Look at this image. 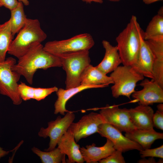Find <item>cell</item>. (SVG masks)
I'll return each mask as SVG.
<instances>
[{
  "instance_id": "6da1fadb",
  "label": "cell",
  "mask_w": 163,
  "mask_h": 163,
  "mask_svg": "<svg viewBox=\"0 0 163 163\" xmlns=\"http://www.w3.org/2000/svg\"><path fill=\"white\" fill-rule=\"evenodd\" d=\"M43 47L41 43L34 45L12 67L13 71L23 76L30 85L32 84L34 75L38 70L62 67L60 58L46 51Z\"/></svg>"
},
{
  "instance_id": "7a4b0ae2",
  "label": "cell",
  "mask_w": 163,
  "mask_h": 163,
  "mask_svg": "<svg viewBox=\"0 0 163 163\" xmlns=\"http://www.w3.org/2000/svg\"><path fill=\"white\" fill-rule=\"evenodd\" d=\"M141 27L136 17L132 15L126 27L116 38L118 52L123 65L132 66L139 55Z\"/></svg>"
},
{
  "instance_id": "3957f363",
  "label": "cell",
  "mask_w": 163,
  "mask_h": 163,
  "mask_svg": "<svg viewBox=\"0 0 163 163\" xmlns=\"http://www.w3.org/2000/svg\"><path fill=\"white\" fill-rule=\"evenodd\" d=\"M13 40L8 53L18 59L25 54L32 47L41 43L47 38L37 19L27 18L23 27Z\"/></svg>"
},
{
  "instance_id": "277c9868",
  "label": "cell",
  "mask_w": 163,
  "mask_h": 163,
  "mask_svg": "<svg viewBox=\"0 0 163 163\" xmlns=\"http://www.w3.org/2000/svg\"><path fill=\"white\" fill-rule=\"evenodd\" d=\"M94 44V41L91 35L85 33L66 40L48 41L43 48L46 51L59 58L89 51Z\"/></svg>"
},
{
  "instance_id": "5b68a950",
  "label": "cell",
  "mask_w": 163,
  "mask_h": 163,
  "mask_svg": "<svg viewBox=\"0 0 163 163\" xmlns=\"http://www.w3.org/2000/svg\"><path fill=\"white\" fill-rule=\"evenodd\" d=\"M110 76L113 82L111 90L112 96L115 98L123 96L130 99V96L135 91L137 82L144 78L132 66L124 65L118 66Z\"/></svg>"
},
{
  "instance_id": "8992f818",
  "label": "cell",
  "mask_w": 163,
  "mask_h": 163,
  "mask_svg": "<svg viewBox=\"0 0 163 163\" xmlns=\"http://www.w3.org/2000/svg\"><path fill=\"white\" fill-rule=\"evenodd\" d=\"M16 63V59L12 57L0 62V94L9 97L13 104L18 105L22 100L18 89V82L21 75L12 69Z\"/></svg>"
},
{
  "instance_id": "52a82bcc",
  "label": "cell",
  "mask_w": 163,
  "mask_h": 163,
  "mask_svg": "<svg viewBox=\"0 0 163 163\" xmlns=\"http://www.w3.org/2000/svg\"><path fill=\"white\" fill-rule=\"evenodd\" d=\"M62 67L66 71V89L77 87L81 85L82 74L90 64L89 51L76 53L59 57Z\"/></svg>"
},
{
  "instance_id": "ba28073f",
  "label": "cell",
  "mask_w": 163,
  "mask_h": 163,
  "mask_svg": "<svg viewBox=\"0 0 163 163\" xmlns=\"http://www.w3.org/2000/svg\"><path fill=\"white\" fill-rule=\"evenodd\" d=\"M75 118L73 112L68 111L63 117L59 116L55 120L48 122L47 127L40 129L38 133L39 136L50 138L49 147L45 151H50L56 148L59 140L67 131Z\"/></svg>"
},
{
  "instance_id": "9c48e42d",
  "label": "cell",
  "mask_w": 163,
  "mask_h": 163,
  "mask_svg": "<svg viewBox=\"0 0 163 163\" xmlns=\"http://www.w3.org/2000/svg\"><path fill=\"white\" fill-rule=\"evenodd\" d=\"M99 113L104 123L111 125L121 132H130L136 129L130 120L129 109L107 104L101 109Z\"/></svg>"
},
{
  "instance_id": "30bf717a",
  "label": "cell",
  "mask_w": 163,
  "mask_h": 163,
  "mask_svg": "<svg viewBox=\"0 0 163 163\" xmlns=\"http://www.w3.org/2000/svg\"><path fill=\"white\" fill-rule=\"evenodd\" d=\"M97 133L101 136L110 140L115 149L122 152L133 150L140 151L143 149L139 144L123 136L121 132L109 123H104L100 125Z\"/></svg>"
},
{
  "instance_id": "8fae6325",
  "label": "cell",
  "mask_w": 163,
  "mask_h": 163,
  "mask_svg": "<svg viewBox=\"0 0 163 163\" xmlns=\"http://www.w3.org/2000/svg\"><path fill=\"white\" fill-rule=\"evenodd\" d=\"M104 123L100 113L91 112L83 116L77 122L71 123L68 130L73 134L75 141L98 132L99 126Z\"/></svg>"
},
{
  "instance_id": "7c38bea8",
  "label": "cell",
  "mask_w": 163,
  "mask_h": 163,
  "mask_svg": "<svg viewBox=\"0 0 163 163\" xmlns=\"http://www.w3.org/2000/svg\"><path fill=\"white\" fill-rule=\"evenodd\" d=\"M140 85L142 89L132 94V97L139 104L149 105L154 103L163 102V88L156 82L147 79H143Z\"/></svg>"
},
{
  "instance_id": "4fadbf2b",
  "label": "cell",
  "mask_w": 163,
  "mask_h": 163,
  "mask_svg": "<svg viewBox=\"0 0 163 163\" xmlns=\"http://www.w3.org/2000/svg\"><path fill=\"white\" fill-rule=\"evenodd\" d=\"M143 31L141 28L139 31L140 47L138 59L132 66L144 77L153 79V56L146 41L143 38Z\"/></svg>"
},
{
  "instance_id": "5bb4252c",
  "label": "cell",
  "mask_w": 163,
  "mask_h": 163,
  "mask_svg": "<svg viewBox=\"0 0 163 163\" xmlns=\"http://www.w3.org/2000/svg\"><path fill=\"white\" fill-rule=\"evenodd\" d=\"M153 56V79L163 88V37L145 40Z\"/></svg>"
},
{
  "instance_id": "9a60e30c",
  "label": "cell",
  "mask_w": 163,
  "mask_h": 163,
  "mask_svg": "<svg viewBox=\"0 0 163 163\" xmlns=\"http://www.w3.org/2000/svg\"><path fill=\"white\" fill-rule=\"evenodd\" d=\"M72 133L68 129L59 140L57 145L61 152L68 157L67 162L83 163L84 162Z\"/></svg>"
},
{
  "instance_id": "2e32d148",
  "label": "cell",
  "mask_w": 163,
  "mask_h": 163,
  "mask_svg": "<svg viewBox=\"0 0 163 163\" xmlns=\"http://www.w3.org/2000/svg\"><path fill=\"white\" fill-rule=\"evenodd\" d=\"M129 112L131 121L136 129H153L154 112L151 107L149 105L139 104L135 108L129 109Z\"/></svg>"
},
{
  "instance_id": "e0dca14e",
  "label": "cell",
  "mask_w": 163,
  "mask_h": 163,
  "mask_svg": "<svg viewBox=\"0 0 163 163\" xmlns=\"http://www.w3.org/2000/svg\"><path fill=\"white\" fill-rule=\"evenodd\" d=\"M116 150L113 143L107 139L102 146H96L95 144L93 143L87 145L85 148L80 147L83 159L87 163H97L112 154Z\"/></svg>"
},
{
  "instance_id": "ac0fdd59",
  "label": "cell",
  "mask_w": 163,
  "mask_h": 163,
  "mask_svg": "<svg viewBox=\"0 0 163 163\" xmlns=\"http://www.w3.org/2000/svg\"><path fill=\"white\" fill-rule=\"evenodd\" d=\"M102 43L105 50V55L102 61L96 67L107 75L114 70L122 61L117 46H112L105 40H103Z\"/></svg>"
},
{
  "instance_id": "d6986e66",
  "label": "cell",
  "mask_w": 163,
  "mask_h": 163,
  "mask_svg": "<svg viewBox=\"0 0 163 163\" xmlns=\"http://www.w3.org/2000/svg\"><path fill=\"white\" fill-rule=\"evenodd\" d=\"M105 87L106 86L104 85H81L78 86L68 89H58L56 92L57 98L54 104V113L57 114L59 113L62 115H64L65 113L68 111L66 108L67 102L70 98L78 93L87 89Z\"/></svg>"
},
{
  "instance_id": "ffe728a7",
  "label": "cell",
  "mask_w": 163,
  "mask_h": 163,
  "mask_svg": "<svg viewBox=\"0 0 163 163\" xmlns=\"http://www.w3.org/2000/svg\"><path fill=\"white\" fill-rule=\"evenodd\" d=\"M111 84H113V82L110 76L90 64L85 69L81 75V85L107 87Z\"/></svg>"
},
{
  "instance_id": "44dd1931",
  "label": "cell",
  "mask_w": 163,
  "mask_h": 163,
  "mask_svg": "<svg viewBox=\"0 0 163 163\" xmlns=\"http://www.w3.org/2000/svg\"><path fill=\"white\" fill-rule=\"evenodd\" d=\"M125 136L139 144L143 149L150 148L156 140L163 139V133L157 132L153 129H136L131 132L126 133Z\"/></svg>"
},
{
  "instance_id": "7402d4cb",
  "label": "cell",
  "mask_w": 163,
  "mask_h": 163,
  "mask_svg": "<svg viewBox=\"0 0 163 163\" xmlns=\"http://www.w3.org/2000/svg\"><path fill=\"white\" fill-rule=\"evenodd\" d=\"M10 19L0 24V62L6 59L7 53L13 40Z\"/></svg>"
},
{
  "instance_id": "603a6c76",
  "label": "cell",
  "mask_w": 163,
  "mask_h": 163,
  "mask_svg": "<svg viewBox=\"0 0 163 163\" xmlns=\"http://www.w3.org/2000/svg\"><path fill=\"white\" fill-rule=\"evenodd\" d=\"M143 36L145 40L163 37V14L158 13L153 17Z\"/></svg>"
},
{
  "instance_id": "cb8c5ba5",
  "label": "cell",
  "mask_w": 163,
  "mask_h": 163,
  "mask_svg": "<svg viewBox=\"0 0 163 163\" xmlns=\"http://www.w3.org/2000/svg\"><path fill=\"white\" fill-rule=\"evenodd\" d=\"M24 4L19 2L18 5L15 8L10 10L11 30L14 36L18 33L25 25L26 16L25 14Z\"/></svg>"
},
{
  "instance_id": "d4e9b609",
  "label": "cell",
  "mask_w": 163,
  "mask_h": 163,
  "mask_svg": "<svg viewBox=\"0 0 163 163\" xmlns=\"http://www.w3.org/2000/svg\"><path fill=\"white\" fill-rule=\"evenodd\" d=\"M31 150L40 158L42 163L66 162V155L62 153L58 147L48 151L43 152L36 147H33Z\"/></svg>"
},
{
  "instance_id": "484cf974",
  "label": "cell",
  "mask_w": 163,
  "mask_h": 163,
  "mask_svg": "<svg viewBox=\"0 0 163 163\" xmlns=\"http://www.w3.org/2000/svg\"><path fill=\"white\" fill-rule=\"evenodd\" d=\"M34 88L22 82L18 84V91L22 101H27L34 99Z\"/></svg>"
},
{
  "instance_id": "4316f807",
  "label": "cell",
  "mask_w": 163,
  "mask_h": 163,
  "mask_svg": "<svg viewBox=\"0 0 163 163\" xmlns=\"http://www.w3.org/2000/svg\"><path fill=\"white\" fill-rule=\"evenodd\" d=\"M58 89L56 86L49 88H34V99L38 101H41L53 93L56 92Z\"/></svg>"
},
{
  "instance_id": "83f0119b",
  "label": "cell",
  "mask_w": 163,
  "mask_h": 163,
  "mask_svg": "<svg viewBox=\"0 0 163 163\" xmlns=\"http://www.w3.org/2000/svg\"><path fill=\"white\" fill-rule=\"evenodd\" d=\"M142 158L146 157H156L163 158V145L153 149H147L139 151Z\"/></svg>"
},
{
  "instance_id": "f1b7e54d",
  "label": "cell",
  "mask_w": 163,
  "mask_h": 163,
  "mask_svg": "<svg viewBox=\"0 0 163 163\" xmlns=\"http://www.w3.org/2000/svg\"><path fill=\"white\" fill-rule=\"evenodd\" d=\"M122 153L120 151L116 150L112 154L99 162L100 163H125Z\"/></svg>"
},
{
  "instance_id": "f546056e",
  "label": "cell",
  "mask_w": 163,
  "mask_h": 163,
  "mask_svg": "<svg viewBox=\"0 0 163 163\" xmlns=\"http://www.w3.org/2000/svg\"><path fill=\"white\" fill-rule=\"evenodd\" d=\"M153 123L154 127L163 130V110L157 109L153 115Z\"/></svg>"
},
{
  "instance_id": "4dcf8cb0",
  "label": "cell",
  "mask_w": 163,
  "mask_h": 163,
  "mask_svg": "<svg viewBox=\"0 0 163 163\" xmlns=\"http://www.w3.org/2000/svg\"><path fill=\"white\" fill-rule=\"evenodd\" d=\"M18 2V0H0V7L4 6L10 11L17 6Z\"/></svg>"
},
{
  "instance_id": "1f68e13d",
  "label": "cell",
  "mask_w": 163,
  "mask_h": 163,
  "mask_svg": "<svg viewBox=\"0 0 163 163\" xmlns=\"http://www.w3.org/2000/svg\"><path fill=\"white\" fill-rule=\"evenodd\" d=\"M137 162L139 163H156L155 160L153 157H150L148 159H145L144 158L140 159Z\"/></svg>"
},
{
  "instance_id": "d6a6232c",
  "label": "cell",
  "mask_w": 163,
  "mask_h": 163,
  "mask_svg": "<svg viewBox=\"0 0 163 163\" xmlns=\"http://www.w3.org/2000/svg\"><path fill=\"white\" fill-rule=\"evenodd\" d=\"M11 151H6L4 150L0 147V159L5 155H8Z\"/></svg>"
},
{
  "instance_id": "836d02e7",
  "label": "cell",
  "mask_w": 163,
  "mask_h": 163,
  "mask_svg": "<svg viewBox=\"0 0 163 163\" xmlns=\"http://www.w3.org/2000/svg\"><path fill=\"white\" fill-rule=\"evenodd\" d=\"M82 1L87 3L90 4L92 2H95L102 4L103 2V0H82Z\"/></svg>"
},
{
  "instance_id": "e575fe53",
  "label": "cell",
  "mask_w": 163,
  "mask_h": 163,
  "mask_svg": "<svg viewBox=\"0 0 163 163\" xmlns=\"http://www.w3.org/2000/svg\"><path fill=\"white\" fill-rule=\"evenodd\" d=\"M162 0H142L143 2L145 4H150L155 2Z\"/></svg>"
},
{
  "instance_id": "d590c367",
  "label": "cell",
  "mask_w": 163,
  "mask_h": 163,
  "mask_svg": "<svg viewBox=\"0 0 163 163\" xmlns=\"http://www.w3.org/2000/svg\"><path fill=\"white\" fill-rule=\"evenodd\" d=\"M18 2H21L25 6H28L29 4L28 0H18Z\"/></svg>"
},
{
  "instance_id": "8d00e7d4",
  "label": "cell",
  "mask_w": 163,
  "mask_h": 163,
  "mask_svg": "<svg viewBox=\"0 0 163 163\" xmlns=\"http://www.w3.org/2000/svg\"><path fill=\"white\" fill-rule=\"evenodd\" d=\"M111 2H118L120 1V0H107Z\"/></svg>"
}]
</instances>
